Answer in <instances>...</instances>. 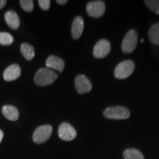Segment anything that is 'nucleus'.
<instances>
[{
	"label": "nucleus",
	"mask_w": 159,
	"mask_h": 159,
	"mask_svg": "<svg viewBox=\"0 0 159 159\" xmlns=\"http://www.w3.org/2000/svg\"><path fill=\"white\" fill-rule=\"evenodd\" d=\"M58 75L49 68H41L35 73L34 81L35 84L41 86L48 85L54 83Z\"/></svg>",
	"instance_id": "1"
},
{
	"label": "nucleus",
	"mask_w": 159,
	"mask_h": 159,
	"mask_svg": "<svg viewBox=\"0 0 159 159\" xmlns=\"http://www.w3.org/2000/svg\"><path fill=\"white\" fill-rule=\"evenodd\" d=\"M135 69V63L133 61L127 60L122 61L116 66L114 75L117 79H126L133 74Z\"/></svg>",
	"instance_id": "2"
},
{
	"label": "nucleus",
	"mask_w": 159,
	"mask_h": 159,
	"mask_svg": "<svg viewBox=\"0 0 159 159\" xmlns=\"http://www.w3.org/2000/svg\"><path fill=\"white\" fill-rule=\"evenodd\" d=\"M103 115L110 119H126L130 117V111L123 106H113L105 109Z\"/></svg>",
	"instance_id": "3"
},
{
	"label": "nucleus",
	"mask_w": 159,
	"mask_h": 159,
	"mask_svg": "<svg viewBox=\"0 0 159 159\" xmlns=\"http://www.w3.org/2000/svg\"><path fill=\"white\" fill-rule=\"evenodd\" d=\"M138 42V33L135 30H130L122 42V51L124 53H131L136 49Z\"/></svg>",
	"instance_id": "4"
},
{
	"label": "nucleus",
	"mask_w": 159,
	"mask_h": 159,
	"mask_svg": "<svg viewBox=\"0 0 159 159\" xmlns=\"http://www.w3.org/2000/svg\"><path fill=\"white\" fill-rule=\"evenodd\" d=\"M52 133V127L49 125H41L38 128L33 135V142L36 144H42L50 138Z\"/></svg>",
	"instance_id": "5"
},
{
	"label": "nucleus",
	"mask_w": 159,
	"mask_h": 159,
	"mask_svg": "<svg viewBox=\"0 0 159 159\" xmlns=\"http://www.w3.org/2000/svg\"><path fill=\"white\" fill-rule=\"evenodd\" d=\"M105 11V5L103 1H91L87 4L86 12L89 16L99 18Z\"/></svg>",
	"instance_id": "6"
},
{
	"label": "nucleus",
	"mask_w": 159,
	"mask_h": 159,
	"mask_svg": "<svg viewBox=\"0 0 159 159\" xmlns=\"http://www.w3.org/2000/svg\"><path fill=\"white\" fill-rule=\"evenodd\" d=\"M58 136L62 140L70 142L77 137V131L69 123L63 122L59 126Z\"/></svg>",
	"instance_id": "7"
},
{
	"label": "nucleus",
	"mask_w": 159,
	"mask_h": 159,
	"mask_svg": "<svg viewBox=\"0 0 159 159\" xmlns=\"http://www.w3.org/2000/svg\"><path fill=\"white\" fill-rule=\"evenodd\" d=\"M111 49V43L108 40L101 39L95 44L93 55L96 58H103L110 53Z\"/></svg>",
	"instance_id": "8"
},
{
	"label": "nucleus",
	"mask_w": 159,
	"mask_h": 159,
	"mask_svg": "<svg viewBox=\"0 0 159 159\" xmlns=\"http://www.w3.org/2000/svg\"><path fill=\"white\" fill-rule=\"evenodd\" d=\"M75 89L79 94H85L92 89V84L90 80L83 75H79L75 80Z\"/></svg>",
	"instance_id": "9"
},
{
	"label": "nucleus",
	"mask_w": 159,
	"mask_h": 159,
	"mask_svg": "<svg viewBox=\"0 0 159 159\" xmlns=\"http://www.w3.org/2000/svg\"><path fill=\"white\" fill-rule=\"evenodd\" d=\"M46 65L47 68L55 69V70L62 72L64 69L65 63L64 61L61 57H58L55 55H50L46 61Z\"/></svg>",
	"instance_id": "10"
},
{
	"label": "nucleus",
	"mask_w": 159,
	"mask_h": 159,
	"mask_svg": "<svg viewBox=\"0 0 159 159\" xmlns=\"http://www.w3.org/2000/svg\"><path fill=\"white\" fill-rule=\"evenodd\" d=\"M84 30V21L81 16H77L75 18L71 25V35L73 39L77 40L80 38Z\"/></svg>",
	"instance_id": "11"
},
{
	"label": "nucleus",
	"mask_w": 159,
	"mask_h": 159,
	"mask_svg": "<svg viewBox=\"0 0 159 159\" xmlns=\"http://www.w3.org/2000/svg\"><path fill=\"white\" fill-rule=\"evenodd\" d=\"M21 68L19 65L13 64L7 67L4 71L3 77L6 81H13L21 75Z\"/></svg>",
	"instance_id": "12"
},
{
	"label": "nucleus",
	"mask_w": 159,
	"mask_h": 159,
	"mask_svg": "<svg viewBox=\"0 0 159 159\" xmlns=\"http://www.w3.org/2000/svg\"><path fill=\"white\" fill-rule=\"evenodd\" d=\"M5 19L7 25L13 30L19 28L20 25V20L17 13L13 11H8L5 14Z\"/></svg>",
	"instance_id": "13"
},
{
	"label": "nucleus",
	"mask_w": 159,
	"mask_h": 159,
	"mask_svg": "<svg viewBox=\"0 0 159 159\" xmlns=\"http://www.w3.org/2000/svg\"><path fill=\"white\" fill-rule=\"evenodd\" d=\"M2 112L6 119L11 121H16L19 117V111L13 105H4L2 108Z\"/></svg>",
	"instance_id": "14"
},
{
	"label": "nucleus",
	"mask_w": 159,
	"mask_h": 159,
	"mask_svg": "<svg viewBox=\"0 0 159 159\" xmlns=\"http://www.w3.org/2000/svg\"><path fill=\"white\" fill-rule=\"evenodd\" d=\"M148 36L151 43L159 45V22L155 24L149 30Z\"/></svg>",
	"instance_id": "15"
},
{
	"label": "nucleus",
	"mask_w": 159,
	"mask_h": 159,
	"mask_svg": "<svg viewBox=\"0 0 159 159\" xmlns=\"http://www.w3.org/2000/svg\"><path fill=\"white\" fill-rule=\"evenodd\" d=\"M21 52L25 59L31 61L35 56V49L29 43H23L21 45Z\"/></svg>",
	"instance_id": "16"
},
{
	"label": "nucleus",
	"mask_w": 159,
	"mask_h": 159,
	"mask_svg": "<svg viewBox=\"0 0 159 159\" xmlns=\"http://www.w3.org/2000/svg\"><path fill=\"white\" fill-rule=\"evenodd\" d=\"M125 159H144V156L140 151L136 149H127L123 153Z\"/></svg>",
	"instance_id": "17"
},
{
	"label": "nucleus",
	"mask_w": 159,
	"mask_h": 159,
	"mask_svg": "<svg viewBox=\"0 0 159 159\" xmlns=\"http://www.w3.org/2000/svg\"><path fill=\"white\" fill-rule=\"evenodd\" d=\"M13 42V37L8 33L2 32L0 33V44L1 45H11Z\"/></svg>",
	"instance_id": "18"
},
{
	"label": "nucleus",
	"mask_w": 159,
	"mask_h": 159,
	"mask_svg": "<svg viewBox=\"0 0 159 159\" xmlns=\"http://www.w3.org/2000/svg\"><path fill=\"white\" fill-rule=\"evenodd\" d=\"M144 3L151 11L159 15V0H145Z\"/></svg>",
	"instance_id": "19"
},
{
	"label": "nucleus",
	"mask_w": 159,
	"mask_h": 159,
	"mask_svg": "<svg viewBox=\"0 0 159 159\" xmlns=\"http://www.w3.org/2000/svg\"><path fill=\"white\" fill-rule=\"evenodd\" d=\"M20 5L22 7L23 10H25L27 12L33 11L34 4H33V0H20L19 1Z\"/></svg>",
	"instance_id": "20"
},
{
	"label": "nucleus",
	"mask_w": 159,
	"mask_h": 159,
	"mask_svg": "<svg viewBox=\"0 0 159 159\" xmlns=\"http://www.w3.org/2000/svg\"><path fill=\"white\" fill-rule=\"evenodd\" d=\"M38 2H39V5L41 7V8L43 11H47L50 7L51 2L49 0H39Z\"/></svg>",
	"instance_id": "21"
},
{
	"label": "nucleus",
	"mask_w": 159,
	"mask_h": 159,
	"mask_svg": "<svg viewBox=\"0 0 159 159\" xmlns=\"http://www.w3.org/2000/svg\"><path fill=\"white\" fill-rule=\"evenodd\" d=\"M7 1L6 0H0V10L2 9L6 5Z\"/></svg>",
	"instance_id": "22"
},
{
	"label": "nucleus",
	"mask_w": 159,
	"mask_h": 159,
	"mask_svg": "<svg viewBox=\"0 0 159 159\" xmlns=\"http://www.w3.org/2000/svg\"><path fill=\"white\" fill-rule=\"evenodd\" d=\"M67 2H68L67 0H57V3L59 4V5H65Z\"/></svg>",
	"instance_id": "23"
},
{
	"label": "nucleus",
	"mask_w": 159,
	"mask_h": 159,
	"mask_svg": "<svg viewBox=\"0 0 159 159\" xmlns=\"http://www.w3.org/2000/svg\"><path fill=\"white\" fill-rule=\"evenodd\" d=\"M3 137H4V133H3V131L2 130H0V143H1L2 141Z\"/></svg>",
	"instance_id": "24"
},
{
	"label": "nucleus",
	"mask_w": 159,
	"mask_h": 159,
	"mask_svg": "<svg viewBox=\"0 0 159 159\" xmlns=\"http://www.w3.org/2000/svg\"><path fill=\"white\" fill-rule=\"evenodd\" d=\"M143 42H144V39H142V40H141V43H143Z\"/></svg>",
	"instance_id": "25"
}]
</instances>
